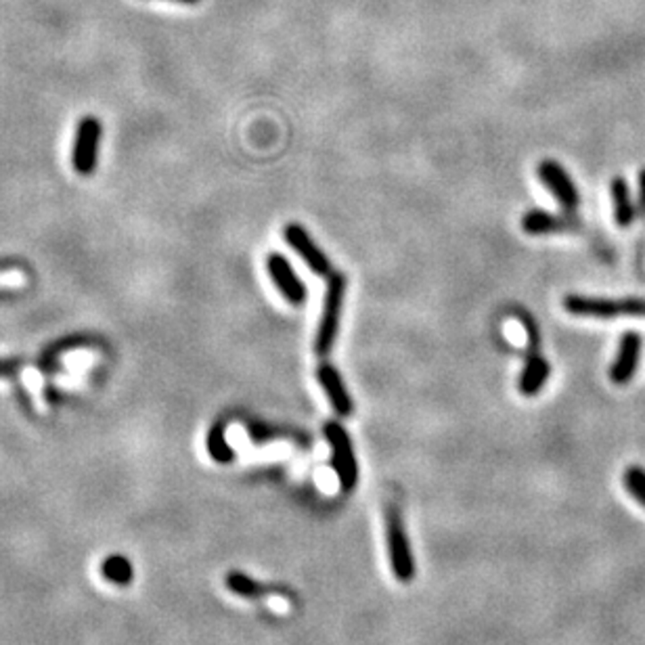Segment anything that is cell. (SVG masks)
I'll list each match as a JSON object with an SVG mask.
<instances>
[{
	"instance_id": "1",
	"label": "cell",
	"mask_w": 645,
	"mask_h": 645,
	"mask_svg": "<svg viewBox=\"0 0 645 645\" xmlns=\"http://www.w3.org/2000/svg\"><path fill=\"white\" fill-rule=\"evenodd\" d=\"M344 297H346V277L342 272H331V275L327 277V289L325 296H322V310L314 336L316 356H327L331 352L333 344H336L339 331V319H342Z\"/></svg>"
},
{
	"instance_id": "2",
	"label": "cell",
	"mask_w": 645,
	"mask_h": 645,
	"mask_svg": "<svg viewBox=\"0 0 645 645\" xmlns=\"http://www.w3.org/2000/svg\"><path fill=\"white\" fill-rule=\"evenodd\" d=\"M565 313L574 316H593V319H612L618 314L645 316V297H598L568 294L564 297Z\"/></svg>"
},
{
	"instance_id": "3",
	"label": "cell",
	"mask_w": 645,
	"mask_h": 645,
	"mask_svg": "<svg viewBox=\"0 0 645 645\" xmlns=\"http://www.w3.org/2000/svg\"><path fill=\"white\" fill-rule=\"evenodd\" d=\"M386 543L397 581L411 582L413 578H415V557H413L409 537H406L403 524V515H400L397 505H388L386 507Z\"/></svg>"
},
{
	"instance_id": "4",
	"label": "cell",
	"mask_w": 645,
	"mask_h": 645,
	"mask_svg": "<svg viewBox=\"0 0 645 645\" xmlns=\"http://www.w3.org/2000/svg\"><path fill=\"white\" fill-rule=\"evenodd\" d=\"M322 434H325L331 447V465L336 470L339 486L346 492L355 490L358 484V461L348 430L338 422H327L325 428H322Z\"/></svg>"
},
{
	"instance_id": "5",
	"label": "cell",
	"mask_w": 645,
	"mask_h": 645,
	"mask_svg": "<svg viewBox=\"0 0 645 645\" xmlns=\"http://www.w3.org/2000/svg\"><path fill=\"white\" fill-rule=\"evenodd\" d=\"M103 126L99 118L95 115H84L80 124L76 128L74 151H71V163L74 170L82 176H90L96 168L99 160V145H101Z\"/></svg>"
},
{
	"instance_id": "6",
	"label": "cell",
	"mask_w": 645,
	"mask_h": 645,
	"mask_svg": "<svg viewBox=\"0 0 645 645\" xmlns=\"http://www.w3.org/2000/svg\"><path fill=\"white\" fill-rule=\"evenodd\" d=\"M537 176L539 180L547 187V191L556 197V202L562 205L564 212H576L578 204H581V196H578V188L574 180L570 179V174L565 172V168L556 160H543L537 166Z\"/></svg>"
},
{
	"instance_id": "7",
	"label": "cell",
	"mask_w": 645,
	"mask_h": 645,
	"mask_svg": "<svg viewBox=\"0 0 645 645\" xmlns=\"http://www.w3.org/2000/svg\"><path fill=\"white\" fill-rule=\"evenodd\" d=\"M283 237H285V241H288V246L294 247L296 252L300 254V258L308 264V269L313 271L314 275H319V277L331 275L333 269H331L330 258H327V254L322 252L319 246H316L314 239L310 237V233L302 227V224H297V222L288 224L283 230Z\"/></svg>"
},
{
	"instance_id": "8",
	"label": "cell",
	"mask_w": 645,
	"mask_h": 645,
	"mask_svg": "<svg viewBox=\"0 0 645 645\" xmlns=\"http://www.w3.org/2000/svg\"><path fill=\"white\" fill-rule=\"evenodd\" d=\"M266 271H269L271 281L277 285L279 294H281L291 306H302V304L306 302L308 291L285 255L269 254V258H266Z\"/></svg>"
},
{
	"instance_id": "9",
	"label": "cell",
	"mask_w": 645,
	"mask_h": 645,
	"mask_svg": "<svg viewBox=\"0 0 645 645\" xmlns=\"http://www.w3.org/2000/svg\"><path fill=\"white\" fill-rule=\"evenodd\" d=\"M641 336L637 331H624L618 344V355L610 367V380L616 386L629 383L637 373L639 358H641Z\"/></svg>"
},
{
	"instance_id": "10",
	"label": "cell",
	"mask_w": 645,
	"mask_h": 645,
	"mask_svg": "<svg viewBox=\"0 0 645 645\" xmlns=\"http://www.w3.org/2000/svg\"><path fill=\"white\" fill-rule=\"evenodd\" d=\"M316 380H319L322 392L327 394L330 403L336 411L338 417H350L352 411H355V403H352L350 392L346 390V383L339 375V371L330 363H322L316 369Z\"/></svg>"
},
{
	"instance_id": "11",
	"label": "cell",
	"mask_w": 645,
	"mask_h": 645,
	"mask_svg": "<svg viewBox=\"0 0 645 645\" xmlns=\"http://www.w3.org/2000/svg\"><path fill=\"white\" fill-rule=\"evenodd\" d=\"M574 227L572 216H556L547 210H531L522 216V230L526 235H551L559 230H568Z\"/></svg>"
},
{
	"instance_id": "12",
	"label": "cell",
	"mask_w": 645,
	"mask_h": 645,
	"mask_svg": "<svg viewBox=\"0 0 645 645\" xmlns=\"http://www.w3.org/2000/svg\"><path fill=\"white\" fill-rule=\"evenodd\" d=\"M549 375H551V367L549 363H547V358L543 355H539V352H531L518 383L522 397H537V394L545 388V383L549 381Z\"/></svg>"
},
{
	"instance_id": "13",
	"label": "cell",
	"mask_w": 645,
	"mask_h": 645,
	"mask_svg": "<svg viewBox=\"0 0 645 645\" xmlns=\"http://www.w3.org/2000/svg\"><path fill=\"white\" fill-rule=\"evenodd\" d=\"M610 193L614 202V221L620 229H629L637 216V204L631 197L629 182L623 176H614L610 182Z\"/></svg>"
},
{
	"instance_id": "14",
	"label": "cell",
	"mask_w": 645,
	"mask_h": 645,
	"mask_svg": "<svg viewBox=\"0 0 645 645\" xmlns=\"http://www.w3.org/2000/svg\"><path fill=\"white\" fill-rule=\"evenodd\" d=\"M224 585L230 593L239 595V598L246 599H260L264 595L275 593V587L264 585V582H258L255 578H252L246 572L241 570H230L227 576H224Z\"/></svg>"
},
{
	"instance_id": "15",
	"label": "cell",
	"mask_w": 645,
	"mask_h": 645,
	"mask_svg": "<svg viewBox=\"0 0 645 645\" xmlns=\"http://www.w3.org/2000/svg\"><path fill=\"white\" fill-rule=\"evenodd\" d=\"M101 574H103V578H107L109 582H113V585L126 587V585H130V582H132L135 570H132L130 559L120 556V553H113V556L103 559Z\"/></svg>"
},
{
	"instance_id": "16",
	"label": "cell",
	"mask_w": 645,
	"mask_h": 645,
	"mask_svg": "<svg viewBox=\"0 0 645 645\" xmlns=\"http://www.w3.org/2000/svg\"><path fill=\"white\" fill-rule=\"evenodd\" d=\"M205 447H208L210 457L216 461V464H230L235 459V450L230 448L227 442V430H224V423H214L208 431V438H205Z\"/></svg>"
},
{
	"instance_id": "17",
	"label": "cell",
	"mask_w": 645,
	"mask_h": 645,
	"mask_svg": "<svg viewBox=\"0 0 645 645\" xmlns=\"http://www.w3.org/2000/svg\"><path fill=\"white\" fill-rule=\"evenodd\" d=\"M623 484L629 495L645 509V470L639 465H631L624 470Z\"/></svg>"
},
{
	"instance_id": "18",
	"label": "cell",
	"mask_w": 645,
	"mask_h": 645,
	"mask_svg": "<svg viewBox=\"0 0 645 645\" xmlns=\"http://www.w3.org/2000/svg\"><path fill=\"white\" fill-rule=\"evenodd\" d=\"M637 210L645 216V168L639 172V197H637Z\"/></svg>"
},
{
	"instance_id": "19",
	"label": "cell",
	"mask_w": 645,
	"mask_h": 645,
	"mask_svg": "<svg viewBox=\"0 0 645 645\" xmlns=\"http://www.w3.org/2000/svg\"><path fill=\"white\" fill-rule=\"evenodd\" d=\"M15 369H17V363L0 361V377H3V375H11V373H15Z\"/></svg>"
},
{
	"instance_id": "20",
	"label": "cell",
	"mask_w": 645,
	"mask_h": 645,
	"mask_svg": "<svg viewBox=\"0 0 645 645\" xmlns=\"http://www.w3.org/2000/svg\"><path fill=\"white\" fill-rule=\"evenodd\" d=\"M179 3H185V4H196V3H199V0H179Z\"/></svg>"
}]
</instances>
